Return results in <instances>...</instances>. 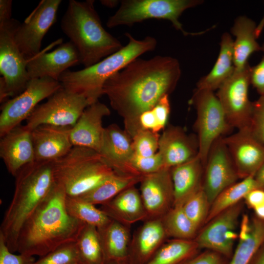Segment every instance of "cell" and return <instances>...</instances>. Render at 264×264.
<instances>
[{"label": "cell", "mask_w": 264, "mask_h": 264, "mask_svg": "<svg viewBox=\"0 0 264 264\" xmlns=\"http://www.w3.org/2000/svg\"><path fill=\"white\" fill-rule=\"evenodd\" d=\"M181 76L178 61L157 55L138 58L110 77L103 88L111 108L122 118L132 138L141 131L140 115L175 89Z\"/></svg>", "instance_id": "obj_1"}, {"label": "cell", "mask_w": 264, "mask_h": 264, "mask_svg": "<svg viewBox=\"0 0 264 264\" xmlns=\"http://www.w3.org/2000/svg\"><path fill=\"white\" fill-rule=\"evenodd\" d=\"M66 197L63 187L56 183L49 195L23 224L17 252L41 257L76 241L85 223L68 213Z\"/></svg>", "instance_id": "obj_2"}, {"label": "cell", "mask_w": 264, "mask_h": 264, "mask_svg": "<svg viewBox=\"0 0 264 264\" xmlns=\"http://www.w3.org/2000/svg\"><path fill=\"white\" fill-rule=\"evenodd\" d=\"M53 162L35 161L23 167L15 176L14 193L0 227V235L13 253L17 252L23 224L56 184Z\"/></svg>", "instance_id": "obj_3"}, {"label": "cell", "mask_w": 264, "mask_h": 264, "mask_svg": "<svg viewBox=\"0 0 264 264\" xmlns=\"http://www.w3.org/2000/svg\"><path fill=\"white\" fill-rule=\"evenodd\" d=\"M94 0H70L61 28L77 49L80 63L91 66L123 47L117 39L103 27Z\"/></svg>", "instance_id": "obj_4"}, {"label": "cell", "mask_w": 264, "mask_h": 264, "mask_svg": "<svg viewBox=\"0 0 264 264\" xmlns=\"http://www.w3.org/2000/svg\"><path fill=\"white\" fill-rule=\"evenodd\" d=\"M128 44L115 53L95 64L78 71L66 70L59 81L63 88L84 96L91 105L103 95L106 81L133 60L143 54L154 50L157 45L155 38L148 36L141 40L126 33Z\"/></svg>", "instance_id": "obj_5"}, {"label": "cell", "mask_w": 264, "mask_h": 264, "mask_svg": "<svg viewBox=\"0 0 264 264\" xmlns=\"http://www.w3.org/2000/svg\"><path fill=\"white\" fill-rule=\"evenodd\" d=\"M53 165L56 183L70 197L86 193L115 172L98 152L81 146H73Z\"/></svg>", "instance_id": "obj_6"}, {"label": "cell", "mask_w": 264, "mask_h": 264, "mask_svg": "<svg viewBox=\"0 0 264 264\" xmlns=\"http://www.w3.org/2000/svg\"><path fill=\"white\" fill-rule=\"evenodd\" d=\"M202 2L200 0H123L106 24L109 28H113L132 26L149 19L165 20L184 36L198 35L186 31L179 19L186 10Z\"/></svg>", "instance_id": "obj_7"}, {"label": "cell", "mask_w": 264, "mask_h": 264, "mask_svg": "<svg viewBox=\"0 0 264 264\" xmlns=\"http://www.w3.org/2000/svg\"><path fill=\"white\" fill-rule=\"evenodd\" d=\"M20 24L14 19L0 23V102L3 104L26 88L30 80L28 62L18 47L15 39Z\"/></svg>", "instance_id": "obj_8"}, {"label": "cell", "mask_w": 264, "mask_h": 264, "mask_svg": "<svg viewBox=\"0 0 264 264\" xmlns=\"http://www.w3.org/2000/svg\"><path fill=\"white\" fill-rule=\"evenodd\" d=\"M190 104L194 107L197 112L195 128L198 144V155L204 166L215 141L233 128L229 124L214 91L196 88Z\"/></svg>", "instance_id": "obj_9"}, {"label": "cell", "mask_w": 264, "mask_h": 264, "mask_svg": "<svg viewBox=\"0 0 264 264\" xmlns=\"http://www.w3.org/2000/svg\"><path fill=\"white\" fill-rule=\"evenodd\" d=\"M89 105L83 95L62 87L38 105L26 119L25 126L30 131L41 125L72 127Z\"/></svg>", "instance_id": "obj_10"}, {"label": "cell", "mask_w": 264, "mask_h": 264, "mask_svg": "<svg viewBox=\"0 0 264 264\" xmlns=\"http://www.w3.org/2000/svg\"><path fill=\"white\" fill-rule=\"evenodd\" d=\"M63 87L59 81L48 77L31 79L21 93L2 104L0 114V137L21 125L45 98Z\"/></svg>", "instance_id": "obj_11"}, {"label": "cell", "mask_w": 264, "mask_h": 264, "mask_svg": "<svg viewBox=\"0 0 264 264\" xmlns=\"http://www.w3.org/2000/svg\"><path fill=\"white\" fill-rule=\"evenodd\" d=\"M250 67L248 64L235 69L216 94L229 124L238 130L248 128L253 110V102L248 96Z\"/></svg>", "instance_id": "obj_12"}, {"label": "cell", "mask_w": 264, "mask_h": 264, "mask_svg": "<svg viewBox=\"0 0 264 264\" xmlns=\"http://www.w3.org/2000/svg\"><path fill=\"white\" fill-rule=\"evenodd\" d=\"M243 208L242 200L207 223L194 239L199 249L215 251L230 260L233 254L234 242L238 238L236 230Z\"/></svg>", "instance_id": "obj_13"}, {"label": "cell", "mask_w": 264, "mask_h": 264, "mask_svg": "<svg viewBox=\"0 0 264 264\" xmlns=\"http://www.w3.org/2000/svg\"><path fill=\"white\" fill-rule=\"evenodd\" d=\"M61 0H42L15 35L16 43L24 57L29 60L40 53L42 40L56 19Z\"/></svg>", "instance_id": "obj_14"}, {"label": "cell", "mask_w": 264, "mask_h": 264, "mask_svg": "<svg viewBox=\"0 0 264 264\" xmlns=\"http://www.w3.org/2000/svg\"><path fill=\"white\" fill-rule=\"evenodd\" d=\"M223 137L211 146L203 168L202 187L211 205L221 192L240 178Z\"/></svg>", "instance_id": "obj_15"}, {"label": "cell", "mask_w": 264, "mask_h": 264, "mask_svg": "<svg viewBox=\"0 0 264 264\" xmlns=\"http://www.w3.org/2000/svg\"><path fill=\"white\" fill-rule=\"evenodd\" d=\"M140 183V194L147 213V220L161 218L174 205L171 168L163 167L157 172L144 175Z\"/></svg>", "instance_id": "obj_16"}, {"label": "cell", "mask_w": 264, "mask_h": 264, "mask_svg": "<svg viewBox=\"0 0 264 264\" xmlns=\"http://www.w3.org/2000/svg\"><path fill=\"white\" fill-rule=\"evenodd\" d=\"M223 140L240 178L254 176L264 162V144L253 135L249 128L224 136Z\"/></svg>", "instance_id": "obj_17"}, {"label": "cell", "mask_w": 264, "mask_h": 264, "mask_svg": "<svg viewBox=\"0 0 264 264\" xmlns=\"http://www.w3.org/2000/svg\"><path fill=\"white\" fill-rule=\"evenodd\" d=\"M99 154L115 172L139 176L131 166L134 154L132 139L128 133L115 124L105 128Z\"/></svg>", "instance_id": "obj_18"}, {"label": "cell", "mask_w": 264, "mask_h": 264, "mask_svg": "<svg viewBox=\"0 0 264 264\" xmlns=\"http://www.w3.org/2000/svg\"><path fill=\"white\" fill-rule=\"evenodd\" d=\"M71 128L41 125L31 131L35 161L54 162L65 156L73 147Z\"/></svg>", "instance_id": "obj_19"}, {"label": "cell", "mask_w": 264, "mask_h": 264, "mask_svg": "<svg viewBox=\"0 0 264 264\" xmlns=\"http://www.w3.org/2000/svg\"><path fill=\"white\" fill-rule=\"evenodd\" d=\"M78 63H80L78 52L69 41L51 52H40L29 60L27 70L30 79L48 77L59 81L64 72Z\"/></svg>", "instance_id": "obj_20"}, {"label": "cell", "mask_w": 264, "mask_h": 264, "mask_svg": "<svg viewBox=\"0 0 264 264\" xmlns=\"http://www.w3.org/2000/svg\"><path fill=\"white\" fill-rule=\"evenodd\" d=\"M158 152L164 167L183 164L198 155L197 136L187 134L179 126L170 125L160 135Z\"/></svg>", "instance_id": "obj_21"}, {"label": "cell", "mask_w": 264, "mask_h": 264, "mask_svg": "<svg viewBox=\"0 0 264 264\" xmlns=\"http://www.w3.org/2000/svg\"><path fill=\"white\" fill-rule=\"evenodd\" d=\"M0 156L14 177L23 167L35 161L31 131L25 125H20L0 137Z\"/></svg>", "instance_id": "obj_22"}, {"label": "cell", "mask_w": 264, "mask_h": 264, "mask_svg": "<svg viewBox=\"0 0 264 264\" xmlns=\"http://www.w3.org/2000/svg\"><path fill=\"white\" fill-rule=\"evenodd\" d=\"M110 114L109 108L99 101L88 106L71 128L73 146L88 148L99 153L105 130L102 120Z\"/></svg>", "instance_id": "obj_23"}, {"label": "cell", "mask_w": 264, "mask_h": 264, "mask_svg": "<svg viewBox=\"0 0 264 264\" xmlns=\"http://www.w3.org/2000/svg\"><path fill=\"white\" fill-rule=\"evenodd\" d=\"M167 238L161 218L144 221L132 238L129 261L132 264L146 263L166 242Z\"/></svg>", "instance_id": "obj_24"}, {"label": "cell", "mask_w": 264, "mask_h": 264, "mask_svg": "<svg viewBox=\"0 0 264 264\" xmlns=\"http://www.w3.org/2000/svg\"><path fill=\"white\" fill-rule=\"evenodd\" d=\"M264 26V19L259 25L244 16L237 17L231 28L233 40V54L235 69L241 70L248 64L249 57L254 53L261 51L262 46L257 39Z\"/></svg>", "instance_id": "obj_25"}, {"label": "cell", "mask_w": 264, "mask_h": 264, "mask_svg": "<svg viewBox=\"0 0 264 264\" xmlns=\"http://www.w3.org/2000/svg\"><path fill=\"white\" fill-rule=\"evenodd\" d=\"M110 219L126 226L147 220L140 192L135 186L124 190L100 208Z\"/></svg>", "instance_id": "obj_26"}, {"label": "cell", "mask_w": 264, "mask_h": 264, "mask_svg": "<svg viewBox=\"0 0 264 264\" xmlns=\"http://www.w3.org/2000/svg\"><path fill=\"white\" fill-rule=\"evenodd\" d=\"M203 165L198 155L171 168L174 188L173 206H182L202 187Z\"/></svg>", "instance_id": "obj_27"}, {"label": "cell", "mask_w": 264, "mask_h": 264, "mask_svg": "<svg viewBox=\"0 0 264 264\" xmlns=\"http://www.w3.org/2000/svg\"><path fill=\"white\" fill-rule=\"evenodd\" d=\"M238 235L239 242L228 264H249L264 243V220L244 215Z\"/></svg>", "instance_id": "obj_28"}, {"label": "cell", "mask_w": 264, "mask_h": 264, "mask_svg": "<svg viewBox=\"0 0 264 264\" xmlns=\"http://www.w3.org/2000/svg\"><path fill=\"white\" fill-rule=\"evenodd\" d=\"M217 59L211 71L197 83L196 88L214 91L233 74L235 67L233 54V40L227 32L224 33L220 42Z\"/></svg>", "instance_id": "obj_29"}, {"label": "cell", "mask_w": 264, "mask_h": 264, "mask_svg": "<svg viewBox=\"0 0 264 264\" xmlns=\"http://www.w3.org/2000/svg\"><path fill=\"white\" fill-rule=\"evenodd\" d=\"M105 261L128 259L132 240L130 227L111 220L97 229Z\"/></svg>", "instance_id": "obj_30"}, {"label": "cell", "mask_w": 264, "mask_h": 264, "mask_svg": "<svg viewBox=\"0 0 264 264\" xmlns=\"http://www.w3.org/2000/svg\"><path fill=\"white\" fill-rule=\"evenodd\" d=\"M143 176L114 172L95 188L77 198L95 205H102L127 188L140 183Z\"/></svg>", "instance_id": "obj_31"}, {"label": "cell", "mask_w": 264, "mask_h": 264, "mask_svg": "<svg viewBox=\"0 0 264 264\" xmlns=\"http://www.w3.org/2000/svg\"><path fill=\"white\" fill-rule=\"evenodd\" d=\"M194 240H166L154 255L143 264H179L198 253Z\"/></svg>", "instance_id": "obj_32"}, {"label": "cell", "mask_w": 264, "mask_h": 264, "mask_svg": "<svg viewBox=\"0 0 264 264\" xmlns=\"http://www.w3.org/2000/svg\"><path fill=\"white\" fill-rule=\"evenodd\" d=\"M75 243L80 264H104V256L96 227L85 224Z\"/></svg>", "instance_id": "obj_33"}, {"label": "cell", "mask_w": 264, "mask_h": 264, "mask_svg": "<svg viewBox=\"0 0 264 264\" xmlns=\"http://www.w3.org/2000/svg\"><path fill=\"white\" fill-rule=\"evenodd\" d=\"M255 189L258 188L254 176L242 179L226 188L211 204L205 224L224 210L242 201L248 193Z\"/></svg>", "instance_id": "obj_34"}, {"label": "cell", "mask_w": 264, "mask_h": 264, "mask_svg": "<svg viewBox=\"0 0 264 264\" xmlns=\"http://www.w3.org/2000/svg\"><path fill=\"white\" fill-rule=\"evenodd\" d=\"M161 219L168 237L194 240L199 231L186 215L181 206H173Z\"/></svg>", "instance_id": "obj_35"}, {"label": "cell", "mask_w": 264, "mask_h": 264, "mask_svg": "<svg viewBox=\"0 0 264 264\" xmlns=\"http://www.w3.org/2000/svg\"><path fill=\"white\" fill-rule=\"evenodd\" d=\"M66 207L68 213L82 222L100 228L111 219L95 205L77 197H66Z\"/></svg>", "instance_id": "obj_36"}, {"label": "cell", "mask_w": 264, "mask_h": 264, "mask_svg": "<svg viewBox=\"0 0 264 264\" xmlns=\"http://www.w3.org/2000/svg\"><path fill=\"white\" fill-rule=\"evenodd\" d=\"M210 206L202 187L188 198L181 206L187 217L199 229L205 224Z\"/></svg>", "instance_id": "obj_37"}, {"label": "cell", "mask_w": 264, "mask_h": 264, "mask_svg": "<svg viewBox=\"0 0 264 264\" xmlns=\"http://www.w3.org/2000/svg\"><path fill=\"white\" fill-rule=\"evenodd\" d=\"M32 264H80L75 242L58 247Z\"/></svg>", "instance_id": "obj_38"}, {"label": "cell", "mask_w": 264, "mask_h": 264, "mask_svg": "<svg viewBox=\"0 0 264 264\" xmlns=\"http://www.w3.org/2000/svg\"><path fill=\"white\" fill-rule=\"evenodd\" d=\"M160 135L148 130H141L132 139L134 154L140 156H149L158 152Z\"/></svg>", "instance_id": "obj_39"}, {"label": "cell", "mask_w": 264, "mask_h": 264, "mask_svg": "<svg viewBox=\"0 0 264 264\" xmlns=\"http://www.w3.org/2000/svg\"><path fill=\"white\" fill-rule=\"evenodd\" d=\"M131 166L135 174L139 176L152 174L164 167L162 157L158 152L146 157L134 154Z\"/></svg>", "instance_id": "obj_40"}, {"label": "cell", "mask_w": 264, "mask_h": 264, "mask_svg": "<svg viewBox=\"0 0 264 264\" xmlns=\"http://www.w3.org/2000/svg\"><path fill=\"white\" fill-rule=\"evenodd\" d=\"M253 135L264 144V96L253 102L248 127Z\"/></svg>", "instance_id": "obj_41"}, {"label": "cell", "mask_w": 264, "mask_h": 264, "mask_svg": "<svg viewBox=\"0 0 264 264\" xmlns=\"http://www.w3.org/2000/svg\"><path fill=\"white\" fill-rule=\"evenodd\" d=\"M35 261L33 256L11 252L3 237L0 235V264H32Z\"/></svg>", "instance_id": "obj_42"}, {"label": "cell", "mask_w": 264, "mask_h": 264, "mask_svg": "<svg viewBox=\"0 0 264 264\" xmlns=\"http://www.w3.org/2000/svg\"><path fill=\"white\" fill-rule=\"evenodd\" d=\"M229 259L213 251L198 253L179 264H228Z\"/></svg>", "instance_id": "obj_43"}, {"label": "cell", "mask_w": 264, "mask_h": 264, "mask_svg": "<svg viewBox=\"0 0 264 264\" xmlns=\"http://www.w3.org/2000/svg\"><path fill=\"white\" fill-rule=\"evenodd\" d=\"M263 53L260 62L249 68L250 85H252L260 96H264V43L262 45Z\"/></svg>", "instance_id": "obj_44"}, {"label": "cell", "mask_w": 264, "mask_h": 264, "mask_svg": "<svg viewBox=\"0 0 264 264\" xmlns=\"http://www.w3.org/2000/svg\"><path fill=\"white\" fill-rule=\"evenodd\" d=\"M169 96V95H166L163 96L151 109L160 130L166 127L171 111Z\"/></svg>", "instance_id": "obj_45"}, {"label": "cell", "mask_w": 264, "mask_h": 264, "mask_svg": "<svg viewBox=\"0 0 264 264\" xmlns=\"http://www.w3.org/2000/svg\"><path fill=\"white\" fill-rule=\"evenodd\" d=\"M244 203L253 210L264 205V190L255 189L244 197Z\"/></svg>", "instance_id": "obj_46"}, {"label": "cell", "mask_w": 264, "mask_h": 264, "mask_svg": "<svg viewBox=\"0 0 264 264\" xmlns=\"http://www.w3.org/2000/svg\"><path fill=\"white\" fill-rule=\"evenodd\" d=\"M12 3L11 0H0V23L12 19Z\"/></svg>", "instance_id": "obj_47"}, {"label": "cell", "mask_w": 264, "mask_h": 264, "mask_svg": "<svg viewBox=\"0 0 264 264\" xmlns=\"http://www.w3.org/2000/svg\"><path fill=\"white\" fill-rule=\"evenodd\" d=\"M258 189L264 190V162L254 175Z\"/></svg>", "instance_id": "obj_48"}, {"label": "cell", "mask_w": 264, "mask_h": 264, "mask_svg": "<svg viewBox=\"0 0 264 264\" xmlns=\"http://www.w3.org/2000/svg\"><path fill=\"white\" fill-rule=\"evenodd\" d=\"M249 264H264V243L259 249Z\"/></svg>", "instance_id": "obj_49"}, {"label": "cell", "mask_w": 264, "mask_h": 264, "mask_svg": "<svg viewBox=\"0 0 264 264\" xmlns=\"http://www.w3.org/2000/svg\"><path fill=\"white\" fill-rule=\"evenodd\" d=\"M120 0H101L100 2L101 4L107 7L113 8L120 3Z\"/></svg>", "instance_id": "obj_50"}, {"label": "cell", "mask_w": 264, "mask_h": 264, "mask_svg": "<svg viewBox=\"0 0 264 264\" xmlns=\"http://www.w3.org/2000/svg\"><path fill=\"white\" fill-rule=\"evenodd\" d=\"M104 264H132L129 259L119 261H105Z\"/></svg>", "instance_id": "obj_51"}]
</instances>
